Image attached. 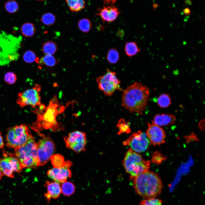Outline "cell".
Instances as JSON below:
<instances>
[{
    "mask_svg": "<svg viewBox=\"0 0 205 205\" xmlns=\"http://www.w3.org/2000/svg\"><path fill=\"white\" fill-rule=\"evenodd\" d=\"M147 124L146 134L150 144L155 146L165 143L166 134L164 130L152 122L148 123Z\"/></svg>",
    "mask_w": 205,
    "mask_h": 205,
    "instance_id": "9",
    "label": "cell"
},
{
    "mask_svg": "<svg viewBox=\"0 0 205 205\" xmlns=\"http://www.w3.org/2000/svg\"><path fill=\"white\" fill-rule=\"evenodd\" d=\"M96 81L99 89L106 96H112L117 90L123 91L120 87L121 81L116 73L108 68L106 73L96 79Z\"/></svg>",
    "mask_w": 205,
    "mask_h": 205,
    "instance_id": "4",
    "label": "cell"
},
{
    "mask_svg": "<svg viewBox=\"0 0 205 205\" xmlns=\"http://www.w3.org/2000/svg\"><path fill=\"white\" fill-rule=\"evenodd\" d=\"M149 89L139 82L130 85L123 91L122 105L130 113L142 115L149 99Z\"/></svg>",
    "mask_w": 205,
    "mask_h": 205,
    "instance_id": "1",
    "label": "cell"
},
{
    "mask_svg": "<svg viewBox=\"0 0 205 205\" xmlns=\"http://www.w3.org/2000/svg\"><path fill=\"white\" fill-rule=\"evenodd\" d=\"M104 3L106 4H110L114 3L117 0H103Z\"/></svg>",
    "mask_w": 205,
    "mask_h": 205,
    "instance_id": "37",
    "label": "cell"
},
{
    "mask_svg": "<svg viewBox=\"0 0 205 205\" xmlns=\"http://www.w3.org/2000/svg\"><path fill=\"white\" fill-rule=\"evenodd\" d=\"M92 24L90 21L87 18L82 19L78 22V26L82 32L87 33L91 30Z\"/></svg>",
    "mask_w": 205,
    "mask_h": 205,
    "instance_id": "29",
    "label": "cell"
},
{
    "mask_svg": "<svg viewBox=\"0 0 205 205\" xmlns=\"http://www.w3.org/2000/svg\"><path fill=\"white\" fill-rule=\"evenodd\" d=\"M70 10L77 12L85 8V3L84 0H66Z\"/></svg>",
    "mask_w": 205,
    "mask_h": 205,
    "instance_id": "19",
    "label": "cell"
},
{
    "mask_svg": "<svg viewBox=\"0 0 205 205\" xmlns=\"http://www.w3.org/2000/svg\"><path fill=\"white\" fill-rule=\"evenodd\" d=\"M37 0L42 1V0Z\"/></svg>",
    "mask_w": 205,
    "mask_h": 205,
    "instance_id": "41",
    "label": "cell"
},
{
    "mask_svg": "<svg viewBox=\"0 0 205 205\" xmlns=\"http://www.w3.org/2000/svg\"><path fill=\"white\" fill-rule=\"evenodd\" d=\"M75 186L70 182H65L62 184L61 190L62 193L65 196H69L73 194L75 191Z\"/></svg>",
    "mask_w": 205,
    "mask_h": 205,
    "instance_id": "24",
    "label": "cell"
},
{
    "mask_svg": "<svg viewBox=\"0 0 205 205\" xmlns=\"http://www.w3.org/2000/svg\"><path fill=\"white\" fill-rule=\"evenodd\" d=\"M55 16L52 13H47L42 16L40 20L44 25L50 26L53 24L56 21Z\"/></svg>",
    "mask_w": 205,
    "mask_h": 205,
    "instance_id": "30",
    "label": "cell"
},
{
    "mask_svg": "<svg viewBox=\"0 0 205 205\" xmlns=\"http://www.w3.org/2000/svg\"><path fill=\"white\" fill-rule=\"evenodd\" d=\"M140 205H163L162 200L156 198H145L142 200Z\"/></svg>",
    "mask_w": 205,
    "mask_h": 205,
    "instance_id": "32",
    "label": "cell"
},
{
    "mask_svg": "<svg viewBox=\"0 0 205 205\" xmlns=\"http://www.w3.org/2000/svg\"><path fill=\"white\" fill-rule=\"evenodd\" d=\"M123 164L130 178L149 171L151 167L150 161L144 160L141 155L130 148L125 154Z\"/></svg>",
    "mask_w": 205,
    "mask_h": 205,
    "instance_id": "3",
    "label": "cell"
},
{
    "mask_svg": "<svg viewBox=\"0 0 205 205\" xmlns=\"http://www.w3.org/2000/svg\"><path fill=\"white\" fill-rule=\"evenodd\" d=\"M6 10L10 13H14L17 12L19 9L18 4L15 0H9L5 4Z\"/></svg>",
    "mask_w": 205,
    "mask_h": 205,
    "instance_id": "31",
    "label": "cell"
},
{
    "mask_svg": "<svg viewBox=\"0 0 205 205\" xmlns=\"http://www.w3.org/2000/svg\"><path fill=\"white\" fill-rule=\"evenodd\" d=\"M39 63L41 65L53 67L57 64V61L52 55L46 54L40 59Z\"/></svg>",
    "mask_w": 205,
    "mask_h": 205,
    "instance_id": "22",
    "label": "cell"
},
{
    "mask_svg": "<svg viewBox=\"0 0 205 205\" xmlns=\"http://www.w3.org/2000/svg\"><path fill=\"white\" fill-rule=\"evenodd\" d=\"M4 146V144L3 141V137L1 134L0 132V149L3 147Z\"/></svg>",
    "mask_w": 205,
    "mask_h": 205,
    "instance_id": "38",
    "label": "cell"
},
{
    "mask_svg": "<svg viewBox=\"0 0 205 205\" xmlns=\"http://www.w3.org/2000/svg\"><path fill=\"white\" fill-rule=\"evenodd\" d=\"M45 185L47 188V192L44 194V196L48 201L51 198L56 199L59 197L61 190L59 183L56 182H50L47 181Z\"/></svg>",
    "mask_w": 205,
    "mask_h": 205,
    "instance_id": "14",
    "label": "cell"
},
{
    "mask_svg": "<svg viewBox=\"0 0 205 205\" xmlns=\"http://www.w3.org/2000/svg\"><path fill=\"white\" fill-rule=\"evenodd\" d=\"M183 12L186 15H189L190 13V10L188 8H186L184 9Z\"/></svg>",
    "mask_w": 205,
    "mask_h": 205,
    "instance_id": "39",
    "label": "cell"
},
{
    "mask_svg": "<svg viewBox=\"0 0 205 205\" xmlns=\"http://www.w3.org/2000/svg\"><path fill=\"white\" fill-rule=\"evenodd\" d=\"M98 10L97 15L99 16L103 22H108L115 20L119 14L118 9L113 5L104 6Z\"/></svg>",
    "mask_w": 205,
    "mask_h": 205,
    "instance_id": "13",
    "label": "cell"
},
{
    "mask_svg": "<svg viewBox=\"0 0 205 205\" xmlns=\"http://www.w3.org/2000/svg\"><path fill=\"white\" fill-rule=\"evenodd\" d=\"M157 103L158 105L161 108H167L171 104V98L168 94H162L158 98Z\"/></svg>",
    "mask_w": 205,
    "mask_h": 205,
    "instance_id": "23",
    "label": "cell"
},
{
    "mask_svg": "<svg viewBox=\"0 0 205 205\" xmlns=\"http://www.w3.org/2000/svg\"><path fill=\"white\" fill-rule=\"evenodd\" d=\"M4 174L3 173L1 172V171L0 169V180L1 179V178L3 176Z\"/></svg>",
    "mask_w": 205,
    "mask_h": 205,
    "instance_id": "40",
    "label": "cell"
},
{
    "mask_svg": "<svg viewBox=\"0 0 205 205\" xmlns=\"http://www.w3.org/2000/svg\"><path fill=\"white\" fill-rule=\"evenodd\" d=\"M58 48L56 43L52 41L44 42L41 46L42 51L45 54L52 55L54 54L56 52Z\"/></svg>",
    "mask_w": 205,
    "mask_h": 205,
    "instance_id": "18",
    "label": "cell"
},
{
    "mask_svg": "<svg viewBox=\"0 0 205 205\" xmlns=\"http://www.w3.org/2000/svg\"><path fill=\"white\" fill-rule=\"evenodd\" d=\"M13 127L9 128L6 135L7 146L9 148H15Z\"/></svg>",
    "mask_w": 205,
    "mask_h": 205,
    "instance_id": "28",
    "label": "cell"
},
{
    "mask_svg": "<svg viewBox=\"0 0 205 205\" xmlns=\"http://www.w3.org/2000/svg\"><path fill=\"white\" fill-rule=\"evenodd\" d=\"M176 119L175 116L173 114H158L154 117L152 122L161 127L174 124Z\"/></svg>",
    "mask_w": 205,
    "mask_h": 205,
    "instance_id": "15",
    "label": "cell"
},
{
    "mask_svg": "<svg viewBox=\"0 0 205 205\" xmlns=\"http://www.w3.org/2000/svg\"><path fill=\"white\" fill-rule=\"evenodd\" d=\"M150 143L145 133L140 130L133 133L123 142L124 146H128L134 151L140 153L147 150Z\"/></svg>",
    "mask_w": 205,
    "mask_h": 205,
    "instance_id": "5",
    "label": "cell"
},
{
    "mask_svg": "<svg viewBox=\"0 0 205 205\" xmlns=\"http://www.w3.org/2000/svg\"><path fill=\"white\" fill-rule=\"evenodd\" d=\"M160 153H154L152 156V160L155 163H160L164 159V157L162 156Z\"/></svg>",
    "mask_w": 205,
    "mask_h": 205,
    "instance_id": "35",
    "label": "cell"
},
{
    "mask_svg": "<svg viewBox=\"0 0 205 205\" xmlns=\"http://www.w3.org/2000/svg\"><path fill=\"white\" fill-rule=\"evenodd\" d=\"M14 156L19 161L22 168L38 166V161L28 154L24 145L15 149Z\"/></svg>",
    "mask_w": 205,
    "mask_h": 205,
    "instance_id": "11",
    "label": "cell"
},
{
    "mask_svg": "<svg viewBox=\"0 0 205 205\" xmlns=\"http://www.w3.org/2000/svg\"><path fill=\"white\" fill-rule=\"evenodd\" d=\"M117 126L118 128V134L123 133L129 134L131 132L130 123L124 119L121 118L119 120Z\"/></svg>",
    "mask_w": 205,
    "mask_h": 205,
    "instance_id": "25",
    "label": "cell"
},
{
    "mask_svg": "<svg viewBox=\"0 0 205 205\" xmlns=\"http://www.w3.org/2000/svg\"><path fill=\"white\" fill-rule=\"evenodd\" d=\"M13 127L15 149L25 145L28 139L32 136L29 130L24 124L17 125Z\"/></svg>",
    "mask_w": 205,
    "mask_h": 205,
    "instance_id": "12",
    "label": "cell"
},
{
    "mask_svg": "<svg viewBox=\"0 0 205 205\" xmlns=\"http://www.w3.org/2000/svg\"><path fill=\"white\" fill-rule=\"evenodd\" d=\"M72 164L68 161L64 166L59 168H53L48 170L47 175L48 177L59 183L66 181L68 178L71 176V173L69 168Z\"/></svg>",
    "mask_w": 205,
    "mask_h": 205,
    "instance_id": "10",
    "label": "cell"
},
{
    "mask_svg": "<svg viewBox=\"0 0 205 205\" xmlns=\"http://www.w3.org/2000/svg\"><path fill=\"white\" fill-rule=\"evenodd\" d=\"M205 125L204 119L201 120L199 122L198 126L200 129L202 131L204 130Z\"/></svg>",
    "mask_w": 205,
    "mask_h": 205,
    "instance_id": "36",
    "label": "cell"
},
{
    "mask_svg": "<svg viewBox=\"0 0 205 205\" xmlns=\"http://www.w3.org/2000/svg\"><path fill=\"white\" fill-rule=\"evenodd\" d=\"M4 157H6L11 164L13 172L19 173L22 170V167L19 161L15 157L11 155L8 156V154L5 153Z\"/></svg>",
    "mask_w": 205,
    "mask_h": 205,
    "instance_id": "21",
    "label": "cell"
},
{
    "mask_svg": "<svg viewBox=\"0 0 205 205\" xmlns=\"http://www.w3.org/2000/svg\"><path fill=\"white\" fill-rule=\"evenodd\" d=\"M36 29L34 25L30 22L24 23L21 26L20 31L22 35L26 37L33 36L35 32Z\"/></svg>",
    "mask_w": 205,
    "mask_h": 205,
    "instance_id": "20",
    "label": "cell"
},
{
    "mask_svg": "<svg viewBox=\"0 0 205 205\" xmlns=\"http://www.w3.org/2000/svg\"><path fill=\"white\" fill-rule=\"evenodd\" d=\"M124 50L127 56L131 57L139 52L140 49L138 46L136 42L132 41L126 43Z\"/></svg>",
    "mask_w": 205,
    "mask_h": 205,
    "instance_id": "17",
    "label": "cell"
},
{
    "mask_svg": "<svg viewBox=\"0 0 205 205\" xmlns=\"http://www.w3.org/2000/svg\"><path fill=\"white\" fill-rule=\"evenodd\" d=\"M64 139L67 147L78 153L85 150L87 139L85 133L78 131H73Z\"/></svg>",
    "mask_w": 205,
    "mask_h": 205,
    "instance_id": "8",
    "label": "cell"
},
{
    "mask_svg": "<svg viewBox=\"0 0 205 205\" xmlns=\"http://www.w3.org/2000/svg\"><path fill=\"white\" fill-rule=\"evenodd\" d=\"M38 166H42L49 160L55 150L54 143L49 137L43 136L37 143Z\"/></svg>",
    "mask_w": 205,
    "mask_h": 205,
    "instance_id": "6",
    "label": "cell"
},
{
    "mask_svg": "<svg viewBox=\"0 0 205 205\" xmlns=\"http://www.w3.org/2000/svg\"><path fill=\"white\" fill-rule=\"evenodd\" d=\"M23 59L25 62L28 63H31L36 60V55L32 51L28 50L24 53Z\"/></svg>",
    "mask_w": 205,
    "mask_h": 205,
    "instance_id": "33",
    "label": "cell"
},
{
    "mask_svg": "<svg viewBox=\"0 0 205 205\" xmlns=\"http://www.w3.org/2000/svg\"><path fill=\"white\" fill-rule=\"evenodd\" d=\"M5 81L9 84H13L16 81L17 77L15 74L12 72H9L5 74L4 76Z\"/></svg>",
    "mask_w": 205,
    "mask_h": 205,
    "instance_id": "34",
    "label": "cell"
},
{
    "mask_svg": "<svg viewBox=\"0 0 205 205\" xmlns=\"http://www.w3.org/2000/svg\"><path fill=\"white\" fill-rule=\"evenodd\" d=\"M41 87L36 85L33 87L19 93L17 102L21 107L30 105L35 108L40 104Z\"/></svg>",
    "mask_w": 205,
    "mask_h": 205,
    "instance_id": "7",
    "label": "cell"
},
{
    "mask_svg": "<svg viewBox=\"0 0 205 205\" xmlns=\"http://www.w3.org/2000/svg\"><path fill=\"white\" fill-rule=\"evenodd\" d=\"M52 165L55 168H59L65 166L68 161H64L63 157L60 155H52L50 158Z\"/></svg>",
    "mask_w": 205,
    "mask_h": 205,
    "instance_id": "27",
    "label": "cell"
},
{
    "mask_svg": "<svg viewBox=\"0 0 205 205\" xmlns=\"http://www.w3.org/2000/svg\"><path fill=\"white\" fill-rule=\"evenodd\" d=\"M130 179L137 193L145 198H156L161 193L162 182L158 174L153 171H148Z\"/></svg>",
    "mask_w": 205,
    "mask_h": 205,
    "instance_id": "2",
    "label": "cell"
},
{
    "mask_svg": "<svg viewBox=\"0 0 205 205\" xmlns=\"http://www.w3.org/2000/svg\"><path fill=\"white\" fill-rule=\"evenodd\" d=\"M0 169L4 175L9 177H14L11 165L5 157L0 159Z\"/></svg>",
    "mask_w": 205,
    "mask_h": 205,
    "instance_id": "16",
    "label": "cell"
},
{
    "mask_svg": "<svg viewBox=\"0 0 205 205\" xmlns=\"http://www.w3.org/2000/svg\"><path fill=\"white\" fill-rule=\"evenodd\" d=\"M120 55L118 52L115 48H111L108 51L106 58L108 61L111 64H115L118 61Z\"/></svg>",
    "mask_w": 205,
    "mask_h": 205,
    "instance_id": "26",
    "label": "cell"
}]
</instances>
